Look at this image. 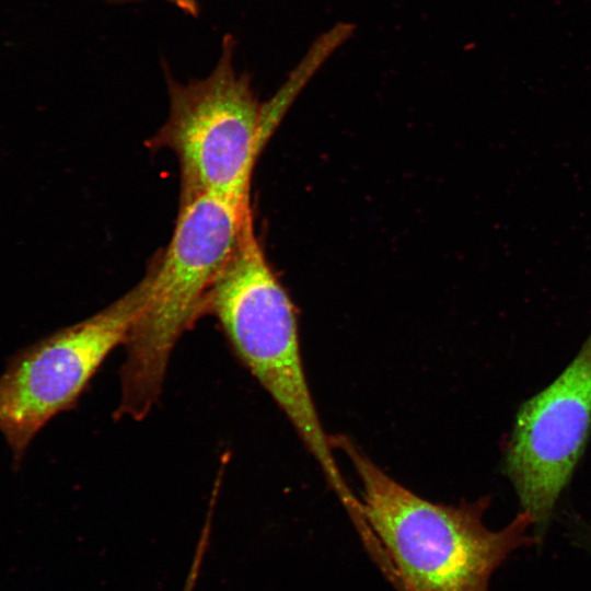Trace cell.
Returning a JSON list of instances; mask_svg holds the SVG:
<instances>
[{
	"instance_id": "1",
	"label": "cell",
	"mask_w": 591,
	"mask_h": 591,
	"mask_svg": "<svg viewBox=\"0 0 591 591\" xmlns=\"http://www.w3.org/2000/svg\"><path fill=\"white\" fill-rule=\"evenodd\" d=\"M331 441L357 473L362 514L383 554L381 570L397 591H489L493 573L507 558L536 544L525 512L490 530L483 521L488 498L431 502L389 476L348 438Z\"/></svg>"
},
{
	"instance_id": "4",
	"label": "cell",
	"mask_w": 591,
	"mask_h": 591,
	"mask_svg": "<svg viewBox=\"0 0 591 591\" xmlns=\"http://www.w3.org/2000/svg\"><path fill=\"white\" fill-rule=\"evenodd\" d=\"M234 39L227 35L211 73L189 83L167 76L170 112L149 139L178 161L179 201L212 194L251 206V178L266 139L277 126L234 67Z\"/></svg>"
},
{
	"instance_id": "5",
	"label": "cell",
	"mask_w": 591,
	"mask_h": 591,
	"mask_svg": "<svg viewBox=\"0 0 591 591\" xmlns=\"http://www.w3.org/2000/svg\"><path fill=\"white\" fill-rule=\"evenodd\" d=\"M150 276L92 316L19 350L0 375V432L14 465L42 428L74 407L106 357L124 345L147 301Z\"/></svg>"
},
{
	"instance_id": "3",
	"label": "cell",
	"mask_w": 591,
	"mask_h": 591,
	"mask_svg": "<svg viewBox=\"0 0 591 591\" xmlns=\"http://www.w3.org/2000/svg\"><path fill=\"white\" fill-rule=\"evenodd\" d=\"M206 313L216 316L239 359L286 415L343 507H356L359 498L341 475L306 380L296 308L266 259L252 217Z\"/></svg>"
},
{
	"instance_id": "2",
	"label": "cell",
	"mask_w": 591,
	"mask_h": 591,
	"mask_svg": "<svg viewBox=\"0 0 591 591\" xmlns=\"http://www.w3.org/2000/svg\"><path fill=\"white\" fill-rule=\"evenodd\" d=\"M251 217V206L212 194L179 201L171 240L147 270L146 304L124 344L118 417L141 420L158 401L174 346L206 313Z\"/></svg>"
},
{
	"instance_id": "6",
	"label": "cell",
	"mask_w": 591,
	"mask_h": 591,
	"mask_svg": "<svg viewBox=\"0 0 591 591\" xmlns=\"http://www.w3.org/2000/svg\"><path fill=\"white\" fill-rule=\"evenodd\" d=\"M591 432V333L566 369L519 408L503 471L543 542Z\"/></svg>"
},
{
	"instance_id": "9",
	"label": "cell",
	"mask_w": 591,
	"mask_h": 591,
	"mask_svg": "<svg viewBox=\"0 0 591 591\" xmlns=\"http://www.w3.org/2000/svg\"><path fill=\"white\" fill-rule=\"evenodd\" d=\"M584 536H586L587 543L590 544L591 543V530L588 533H586Z\"/></svg>"
},
{
	"instance_id": "7",
	"label": "cell",
	"mask_w": 591,
	"mask_h": 591,
	"mask_svg": "<svg viewBox=\"0 0 591 591\" xmlns=\"http://www.w3.org/2000/svg\"><path fill=\"white\" fill-rule=\"evenodd\" d=\"M185 13L196 16L198 15L199 5L197 0H165Z\"/></svg>"
},
{
	"instance_id": "8",
	"label": "cell",
	"mask_w": 591,
	"mask_h": 591,
	"mask_svg": "<svg viewBox=\"0 0 591 591\" xmlns=\"http://www.w3.org/2000/svg\"><path fill=\"white\" fill-rule=\"evenodd\" d=\"M195 586H196V583H195L194 580L187 579V580H185V583H184V587H183L182 591H194Z\"/></svg>"
}]
</instances>
